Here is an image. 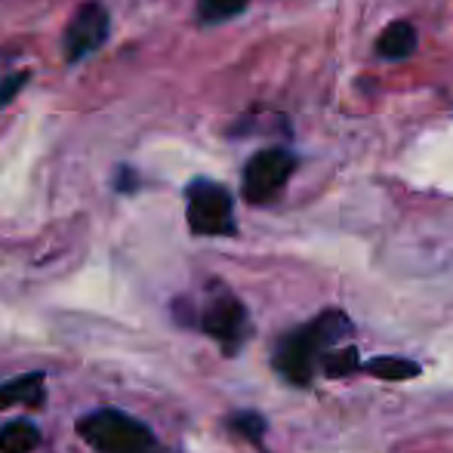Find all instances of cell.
<instances>
[{
  "instance_id": "1",
  "label": "cell",
  "mask_w": 453,
  "mask_h": 453,
  "mask_svg": "<svg viewBox=\"0 0 453 453\" xmlns=\"http://www.w3.org/2000/svg\"><path fill=\"white\" fill-rule=\"evenodd\" d=\"M352 321H349L346 311L327 309L318 318H311L309 324L290 330L284 340L274 349V370L284 376L290 386H311L318 367H321L324 355L330 349L340 346L346 336H352Z\"/></svg>"
},
{
  "instance_id": "2",
  "label": "cell",
  "mask_w": 453,
  "mask_h": 453,
  "mask_svg": "<svg viewBox=\"0 0 453 453\" xmlns=\"http://www.w3.org/2000/svg\"><path fill=\"white\" fill-rule=\"evenodd\" d=\"M78 435L99 453H164L155 432L118 407H102L81 417Z\"/></svg>"
},
{
  "instance_id": "3",
  "label": "cell",
  "mask_w": 453,
  "mask_h": 453,
  "mask_svg": "<svg viewBox=\"0 0 453 453\" xmlns=\"http://www.w3.org/2000/svg\"><path fill=\"white\" fill-rule=\"evenodd\" d=\"M188 201V228L203 238H222V234H234V201L219 182L197 180L185 191Z\"/></svg>"
},
{
  "instance_id": "4",
  "label": "cell",
  "mask_w": 453,
  "mask_h": 453,
  "mask_svg": "<svg viewBox=\"0 0 453 453\" xmlns=\"http://www.w3.org/2000/svg\"><path fill=\"white\" fill-rule=\"evenodd\" d=\"M197 327L207 336H213L226 355H234L250 336V318H247L244 303L234 293H228L226 287H216L210 293L207 305L201 309Z\"/></svg>"
},
{
  "instance_id": "5",
  "label": "cell",
  "mask_w": 453,
  "mask_h": 453,
  "mask_svg": "<svg viewBox=\"0 0 453 453\" xmlns=\"http://www.w3.org/2000/svg\"><path fill=\"white\" fill-rule=\"evenodd\" d=\"M296 170V157L287 149H265L244 167V197L250 203H269Z\"/></svg>"
},
{
  "instance_id": "6",
  "label": "cell",
  "mask_w": 453,
  "mask_h": 453,
  "mask_svg": "<svg viewBox=\"0 0 453 453\" xmlns=\"http://www.w3.org/2000/svg\"><path fill=\"white\" fill-rule=\"evenodd\" d=\"M108 28H111V19H108V10L99 0L81 4V10L74 12L65 28V59L81 62L93 56L108 41Z\"/></svg>"
},
{
  "instance_id": "7",
  "label": "cell",
  "mask_w": 453,
  "mask_h": 453,
  "mask_svg": "<svg viewBox=\"0 0 453 453\" xmlns=\"http://www.w3.org/2000/svg\"><path fill=\"white\" fill-rule=\"evenodd\" d=\"M47 401V380L43 373H22L16 380L0 382V411L6 407H43Z\"/></svg>"
},
{
  "instance_id": "8",
  "label": "cell",
  "mask_w": 453,
  "mask_h": 453,
  "mask_svg": "<svg viewBox=\"0 0 453 453\" xmlns=\"http://www.w3.org/2000/svg\"><path fill=\"white\" fill-rule=\"evenodd\" d=\"M41 444V429L31 419H12L0 426V453H31Z\"/></svg>"
},
{
  "instance_id": "9",
  "label": "cell",
  "mask_w": 453,
  "mask_h": 453,
  "mask_svg": "<svg viewBox=\"0 0 453 453\" xmlns=\"http://www.w3.org/2000/svg\"><path fill=\"white\" fill-rule=\"evenodd\" d=\"M382 59H404L417 50V31H413L411 22H395L388 25L380 35V43H376Z\"/></svg>"
},
{
  "instance_id": "10",
  "label": "cell",
  "mask_w": 453,
  "mask_h": 453,
  "mask_svg": "<svg viewBox=\"0 0 453 453\" xmlns=\"http://www.w3.org/2000/svg\"><path fill=\"white\" fill-rule=\"evenodd\" d=\"M361 370L370 376H380V380H386V382H401V380H413V376H419V370L423 367L411 358H392V355H386V358L364 361Z\"/></svg>"
},
{
  "instance_id": "11",
  "label": "cell",
  "mask_w": 453,
  "mask_h": 453,
  "mask_svg": "<svg viewBox=\"0 0 453 453\" xmlns=\"http://www.w3.org/2000/svg\"><path fill=\"white\" fill-rule=\"evenodd\" d=\"M321 370L330 376V380H342L349 376L352 370H361V358H358V349L346 346V349H330L321 361Z\"/></svg>"
},
{
  "instance_id": "12",
  "label": "cell",
  "mask_w": 453,
  "mask_h": 453,
  "mask_svg": "<svg viewBox=\"0 0 453 453\" xmlns=\"http://www.w3.org/2000/svg\"><path fill=\"white\" fill-rule=\"evenodd\" d=\"M247 4H250V0H201L197 12H201L203 22L216 25V22H226V19H234L238 12H244Z\"/></svg>"
},
{
  "instance_id": "13",
  "label": "cell",
  "mask_w": 453,
  "mask_h": 453,
  "mask_svg": "<svg viewBox=\"0 0 453 453\" xmlns=\"http://www.w3.org/2000/svg\"><path fill=\"white\" fill-rule=\"evenodd\" d=\"M232 426L241 432V435L253 438V441H259V435L265 432V419L259 417V413H253V411H247V413H241V417H234Z\"/></svg>"
},
{
  "instance_id": "14",
  "label": "cell",
  "mask_w": 453,
  "mask_h": 453,
  "mask_svg": "<svg viewBox=\"0 0 453 453\" xmlns=\"http://www.w3.org/2000/svg\"><path fill=\"white\" fill-rule=\"evenodd\" d=\"M28 84V72H19V74H6L4 81H0V111H4L6 105L12 102V96H16L22 87Z\"/></svg>"
}]
</instances>
